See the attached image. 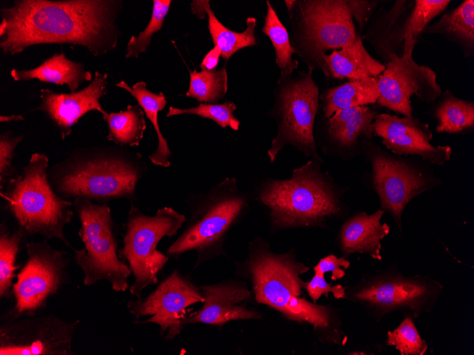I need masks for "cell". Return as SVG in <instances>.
Wrapping results in <instances>:
<instances>
[{"label": "cell", "mask_w": 474, "mask_h": 355, "mask_svg": "<svg viewBox=\"0 0 474 355\" xmlns=\"http://www.w3.org/2000/svg\"><path fill=\"white\" fill-rule=\"evenodd\" d=\"M24 120L22 115H1L0 122L9 123L13 121H20Z\"/></svg>", "instance_id": "obj_43"}, {"label": "cell", "mask_w": 474, "mask_h": 355, "mask_svg": "<svg viewBox=\"0 0 474 355\" xmlns=\"http://www.w3.org/2000/svg\"><path fill=\"white\" fill-rule=\"evenodd\" d=\"M115 86L125 89L135 98L154 127L158 137V147L149 155L150 160L155 165L170 167L172 153L166 139L161 133L158 120V112L162 111L167 103L163 93L156 94L148 91L144 81L137 82L130 87L124 81H121L115 84Z\"/></svg>", "instance_id": "obj_28"}, {"label": "cell", "mask_w": 474, "mask_h": 355, "mask_svg": "<svg viewBox=\"0 0 474 355\" xmlns=\"http://www.w3.org/2000/svg\"><path fill=\"white\" fill-rule=\"evenodd\" d=\"M355 0H297L288 16L290 43L309 70L324 74L322 55L352 44Z\"/></svg>", "instance_id": "obj_7"}, {"label": "cell", "mask_w": 474, "mask_h": 355, "mask_svg": "<svg viewBox=\"0 0 474 355\" xmlns=\"http://www.w3.org/2000/svg\"><path fill=\"white\" fill-rule=\"evenodd\" d=\"M26 231L19 227L11 231L4 224L0 230V298H6L12 295L17 254Z\"/></svg>", "instance_id": "obj_33"}, {"label": "cell", "mask_w": 474, "mask_h": 355, "mask_svg": "<svg viewBox=\"0 0 474 355\" xmlns=\"http://www.w3.org/2000/svg\"><path fill=\"white\" fill-rule=\"evenodd\" d=\"M318 163L312 159L295 169L289 179H269L261 184L257 199L269 208L275 225H316L339 213L337 193Z\"/></svg>", "instance_id": "obj_6"}, {"label": "cell", "mask_w": 474, "mask_h": 355, "mask_svg": "<svg viewBox=\"0 0 474 355\" xmlns=\"http://www.w3.org/2000/svg\"><path fill=\"white\" fill-rule=\"evenodd\" d=\"M73 206L80 221L78 235L83 243L82 248L75 251V259L84 274V284L91 286L106 281L114 291H126L132 274L119 258L116 225L109 205L75 198Z\"/></svg>", "instance_id": "obj_8"}, {"label": "cell", "mask_w": 474, "mask_h": 355, "mask_svg": "<svg viewBox=\"0 0 474 355\" xmlns=\"http://www.w3.org/2000/svg\"><path fill=\"white\" fill-rule=\"evenodd\" d=\"M242 269L251 281L258 303L280 311L290 320L309 323L315 329L330 325L327 306L300 298L305 283L299 275L309 268L288 254H275L260 240H255L249 244L248 257Z\"/></svg>", "instance_id": "obj_3"}, {"label": "cell", "mask_w": 474, "mask_h": 355, "mask_svg": "<svg viewBox=\"0 0 474 355\" xmlns=\"http://www.w3.org/2000/svg\"><path fill=\"white\" fill-rule=\"evenodd\" d=\"M372 127L373 135L381 137L382 145L395 155L418 156L439 166L451 158V147L434 146L429 125L414 116L377 114Z\"/></svg>", "instance_id": "obj_17"}, {"label": "cell", "mask_w": 474, "mask_h": 355, "mask_svg": "<svg viewBox=\"0 0 474 355\" xmlns=\"http://www.w3.org/2000/svg\"><path fill=\"white\" fill-rule=\"evenodd\" d=\"M422 33L438 34L457 45L465 57L474 56V1L465 0L427 26Z\"/></svg>", "instance_id": "obj_25"}, {"label": "cell", "mask_w": 474, "mask_h": 355, "mask_svg": "<svg viewBox=\"0 0 474 355\" xmlns=\"http://www.w3.org/2000/svg\"><path fill=\"white\" fill-rule=\"evenodd\" d=\"M451 2V0H414L413 6L393 35L392 45L395 55L402 56L404 44H417L424 29L441 14Z\"/></svg>", "instance_id": "obj_27"}, {"label": "cell", "mask_w": 474, "mask_h": 355, "mask_svg": "<svg viewBox=\"0 0 474 355\" xmlns=\"http://www.w3.org/2000/svg\"><path fill=\"white\" fill-rule=\"evenodd\" d=\"M203 301L199 286L175 270L146 297L129 300L127 308L136 320L148 316L135 323H155L159 325L161 336L171 340L183 329L182 322L190 311L188 308Z\"/></svg>", "instance_id": "obj_15"}, {"label": "cell", "mask_w": 474, "mask_h": 355, "mask_svg": "<svg viewBox=\"0 0 474 355\" xmlns=\"http://www.w3.org/2000/svg\"><path fill=\"white\" fill-rule=\"evenodd\" d=\"M79 322H67L53 314L3 320L0 355H72Z\"/></svg>", "instance_id": "obj_13"}, {"label": "cell", "mask_w": 474, "mask_h": 355, "mask_svg": "<svg viewBox=\"0 0 474 355\" xmlns=\"http://www.w3.org/2000/svg\"><path fill=\"white\" fill-rule=\"evenodd\" d=\"M190 216L180 235L167 247L166 254L178 258L192 251L196 254L194 269L221 254L231 227L243 215L248 200L237 186L235 178H226L207 193L187 198Z\"/></svg>", "instance_id": "obj_5"}, {"label": "cell", "mask_w": 474, "mask_h": 355, "mask_svg": "<svg viewBox=\"0 0 474 355\" xmlns=\"http://www.w3.org/2000/svg\"><path fill=\"white\" fill-rule=\"evenodd\" d=\"M236 106L233 102L226 101L221 104L202 103L197 106L179 108L170 106L167 117L178 115H197L209 118L223 128L229 127L234 130L239 129L240 121L234 116Z\"/></svg>", "instance_id": "obj_35"}, {"label": "cell", "mask_w": 474, "mask_h": 355, "mask_svg": "<svg viewBox=\"0 0 474 355\" xmlns=\"http://www.w3.org/2000/svg\"><path fill=\"white\" fill-rule=\"evenodd\" d=\"M109 129L107 140L120 146H138L146 128L145 113L138 105H128L118 113L103 115Z\"/></svg>", "instance_id": "obj_31"}, {"label": "cell", "mask_w": 474, "mask_h": 355, "mask_svg": "<svg viewBox=\"0 0 474 355\" xmlns=\"http://www.w3.org/2000/svg\"><path fill=\"white\" fill-rule=\"evenodd\" d=\"M384 210L368 215L360 213L347 220L341 227L339 241L344 254H367L375 259L382 258L381 240L390 231L387 223H381Z\"/></svg>", "instance_id": "obj_22"}, {"label": "cell", "mask_w": 474, "mask_h": 355, "mask_svg": "<svg viewBox=\"0 0 474 355\" xmlns=\"http://www.w3.org/2000/svg\"><path fill=\"white\" fill-rule=\"evenodd\" d=\"M434 108L439 133H464L474 128V103L456 97L450 90L442 91Z\"/></svg>", "instance_id": "obj_29"}, {"label": "cell", "mask_w": 474, "mask_h": 355, "mask_svg": "<svg viewBox=\"0 0 474 355\" xmlns=\"http://www.w3.org/2000/svg\"><path fill=\"white\" fill-rule=\"evenodd\" d=\"M324 76L326 80L348 79L350 81L368 77L377 79L385 66L373 57L365 49L360 35L351 45L322 55Z\"/></svg>", "instance_id": "obj_21"}, {"label": "cell", "mask_w": 474, "mask_h": 355, "mask_svg": "<svg viewBox=\"0 0 474 355\" xmlns=\"http://www.w3.org/2000/svg\"><path fill=\"white\" fill-rule=\"evenodd\" d=\"M319 94L312 70H302L294 76H280L270 111L277 123V135L268 150L271 162L287 145L294 147L307 157L321 162L314 135Z\"/></svg>", "instance_id": "obj_9"}, {"label": "cell", "mask_w": 474, "mask_h": 355, "mask_svg": "<svg viewBox=\"0 0 474 355\" xmlns=\"http://www.w3.org/2000/svg\"><path fill=\"white\" fill-rule=\"evenodd\" d=\"M414 3V0H396L389 9L380 7L360 35L363 41L371 45L384 65L395 55L392 46L393 35Z\"/></svg>", "instance_id": "obj_23"}, {"label": "cell", "mask_w": 474, "mask_h": 355, "mask_svg": "<svg viewBox=\"0 0 474 355\" xmlns=\"http://www.w3.org/2000/svg\"><path fill=\"white\" fill-rule=\"evenodd\" d=\"M27 260L16 275L12 295L14 305L4 320L38 314L48 300L66 282L68 260L65 252L54 249L47 239L26 244Z\"/></svg>", "instance_id": "obj_12"}, {"label": "cell", "mask_w": 474, "mask_h": 355, "mask_svg": "<svg viewBox=\"0 0 474 355\" xmlns=\"http://www.w3.org/2000/svg\"><path fill=\"white\" fill-rule=\"evenodd\" d=\"M284 2H285V4L286 6V9H287V14L289 16L294 11V9L297 4V0H285Z\"/></svg>", "instance_id": "obj_44"}, {"label": "cell", "mask_w": 474, "mask_h": 355, "mask_svg": "<svg viewBox=\"0 0 474 355\" xmlns=\"http://www.w3.org/2000/svg\"><path fill=\"white\" fill-rule=\"evenodd\" d=\"M10 74L16 81L37 79L41 82L67 84L72 93L80 84L92 80V73L84 69L83 63L69 60L64 52L55 53L35 68L13 69Z\"/></svg>", "instance_id": "obj_24"}, {"label": "cell", "mask_w": 474, "mask_h": 355, "mask_svg": "<svg viewBox=\"0 0 474 355\" xmlns=\"http://www.w3.org/2000/svg\"><path fill=\"white\" fill-rule=\"evenodd\" d=\"M304 286L309 295L314 303H316L322 295L328 298L329 293H333L337 299L344 298L346 295L345 288L342 287L341 285L331 286L324 278V274L319 272H315L311 281L305 283Z\"/></svg>", "instance_id": "obj_39"}, {"label": "cell", "mask_w": 474, "mask_h": 355, "mask_svg": "<svg viewBox=\"0 0 474 355\" xmlns=\"http://www.w3.org/2000/svg\"><path fill=\"white\" fill-rule=\"evenodd\" d=\"M386 344L395 346L401 355H423L427 350L426 342L409 315L395 329L387 332Z\"/></svg>", "instance_id": "obj_36"}, {"label": "cell", "mask_w": 474, "mask_h": 355, "mask_svg": "<svg viewBox=\"0 0 474 355\" xmlns=\"http://www.w3.org/2000/svg\"><path fill=\"white\" fill-rule=\"evenodd\" d=\"M150 20L146 28L137 36H132L126 47V58L138 57L145 52L151 42L152 36L162 27L165 18L168 13L171 0H153Z\"/></svg>", "instance_id": "obj_37"}, {"label": "cell", "mask_w": 474, "mask_h": 355, "mask_svg": "<svg viewBox=\"0 0 474 355\" xmlns=\"http://www.w3.org/2000/svg\"><path fill=\"white\" fill-rule=\"evenodd\" d=\"M443 286L427 276H407L395 269L380 271L351 294L380 320L386 314L401 310L417 318L435 305Z\"/></svg>", "instance_id": "obj_11"}, {"label": "cell", "mask_w": 474, "mask_h": 355, "mask_svg": "<svg viewBox=\"0 0 474 355\" xmlns=\"http://www.w3.org/2000/svg\"><path fill=\"white\" fill-rule=\"evenodd\" d=\"M114 1L16 0L1 9L6 28L0 47L13 55L31 45L70 43L99 56L114 48L118 35Z\"/></svg>", "instance_id": "obj_1"}, {"label": "cell", "mask_w": 474, "mask_h": 355, "mask_svg": "<svg viewBox=\"0 0 474 355\" xmlns=\"http://www.w3.org/2000/svg\"><path fill=\"white\" fill-rule=\"evenodd\" d=\"M23 140V136H12L11 132L1 134L0 136V186H4L13 176L15 168L12 160L15 156V149Z\"/></svg>", "instance_id": "obj_38"}, {"label": "cell", "mask_w": 474, "mask_h": 355, "mask_svg": "<svg viewBox=\"0 0 474 355\" xmlns=\"http://www.w3.org/2000/svg\"><path fill=\"white\" fill-rule=\"evenodd\" d=\"M204 6L208 16V28L214 45L219 47L221 51V57L225 60H228L239 50L256 45L255 18H247L246 29L238 33L229 30L219 21L210 6L209 1H204Z\"/></svg>", "instance_id": "obj_30"}, {"label": "cell", "mask_w": 474, "mask_h": 355, "mask_svg": "<svg viewBox=\"0 0 474 355\" xmlns=\"http://www.w3.org/2000/svg\"><path fill=\"white\" fill-rule=\"evenodd\" d=\"M266 6L267 12L262 32L269 38L274 47L275 63L280 70V76H290L299 66V62L292 57L296 52L291 45L288 30L269 1H266Z\"/></svg>", "instance_id": "obj_32"}, {"label": "cell", "mask_w": 474, "mask_h": 355, "mask_svg": "<svg viewBox=\"0 0 474 355\" xmlns=\"http://www.w3.org/2000/svg\"><path fill=\"white\" fill-rule=\"evenodd\" d=\"M186 220L184 214L171 207H162L151 216L131 203L118 256L133 276L129 291L136 298L141 297L145 288L158 283V274L170 259L158 250V243L164 237L176 235Z\"/></svg>", "instance_id": "obj_10"}, {"label": "cell", "mask_w": 474, "mask_h": 355, "mask_svg": "<svg viewBox=\"0 0 474 355\" xmlns=\"http://www.w3.org/2000/svg\"><path fill=\"white\" fill-rule=\"evenodd\" d=\"M379 94L377 79L368 77L327 88L319 94V101L324 118H329L339 110L375 104Z\"/></svg>", "instance_id": "obj_26"}, {"label": "cell", "mask_w": 474, "mask_h": 355, "mask_svg": "<svg viewBox=\"0 0 474 355\" xmlns=\"http://www.w3.org/2000/svg\"><path fill=\"white\" fill-rule=\"evenodd\" d=\"M48 162L45 154H33L22 172L1 190V196L6 210L27 234L57 238L72 247L64 229L72 218L73 202L60 197L51 186Z\"/></svg>", "instance_id": "obj_4"}, {"label": "cell", "mask_w": 474, "mask_h": 355, "mask_svg": "<svg viewBox=\"0 0 474 355\" xmlns=\"http://www.w3.org/2000/svg\"><path fill=\"white\" fill-rule=\"evenodd\" d=\"M221 51L216 45L207 52L202 60L200 67L202 69L213 70L216 69L218 65L219 57H221Z\"/></svg>", "instance_id": "obj_41"}, {"label": "cell", "mask_w": 474, "mask_h": 355, "mask_svg": "<svg viewBox=\"0 0 474 355\" xmlns=\"http://www.w3.org/2000/svg\"><path fill=\"white\" fill-rule=\"evenodd\" d=\"M190 82L186 96L199 102L215 104L227 92L228 75L226 67L213 70L189 72Z\"/></svg>", "instance_id": "obj_34"}, {"label": "cell", "mask_w": 474, "mask_h": 355, "mask_svg": "<svg viewBox=\"0 0 474 355\" xmlns=\"http://www.w3.org/2000/svg\"><path fill=\"white\" fill-rule=\"evenodd\" d=\"M377 113L368 106L336 111L326 118L325 135L329 145L342 154L357 151L373 136L372 125Z\"/></svg>", "instance_id": "obj_20"}, {"label": "cell", "mask_w": 474, "mask_h": 355, "mask_svg": "<svg viewBox=\"0 0 474 355\" xmlns=\"http://www.w3.org/2000/svg\"><path fill=\"white\" fill-rule=\"evenodd\" d=\"M107 77L106 73L96 72L94 79L87 86L70 94L40 89L38 109L51 120L62 140L71 133L73 125L87 113L97 111L103 115L107 113L99 102L106 94Z\"/></svg>", "instance_id": "obj_19"}, {"label": "cell", "mask_w": 474, "mask_h": 355, "mask_svg": "<svg viewBox=\"0 0 474 355\" xmlns=\"http://www.w3.org/2000/svg\"><path fill=\"white\" fill-rule=\"evenodd\" d=\"M204 301L202 308L189 312L182 324L198 323L210 325L224 324L241 320H257L260 313L247 306L252 292L244 283L224 281L199 286Z\"/></svg>", "instance_id": "obj_18"}, {"label": "cell", "mask_w": 474, "mask_h": 355, "mask_svg": "<svg viewBox=\"0 0 474 355\" xmlns=\"http://www.w3.org/2000/svg\"><path fill=\"white\" fill-rule=\"evenodd\" d=\"M148 166L139 153L111 147L73 151L48 170L49 182L62 198H84L104 204L136 199V186Z\"/></svg>", "instance_id": "obj_2"}, {"label": "cell", "mask_w": 474, "mask_h": 355, "mask_svg": "<svg viewBox=\"0 0 474 355\" xmlns=\"http://www.w3.org/2000/svg\"><path fill=\"white\" fill-rule=\"evenodd\" d=\"M204 1H194L192 5L193 13L197 14L201 18H204L206 14L204 6Z\"/></svg>", "instance_id": "obj_42"}, {"label": "cell", "mask_w": 474, "mask_h": 355, "mask_svg": "<svg viewBox=\"0 0 474 355\" xmlns=\"http://www.w3.org/2000/svg\"><path fill=\"white\" fill-rule=\"evenodd\" d=\"M364 150L371 163L373 186L382 210L394 218L399 228L402 214L407 204L416 196L430 188L426 176L395 154L368 142Z\"/></svg>", "instance_id": "obj_16"}, {"label": "cell", "mask_w": 474, "mask_h": 355, "mask_svg": "<svg viewBox=\"0 0 474 355\" xmlns=\"http://www.w3.org/2000/svg\"><path fill=\"white\" fill-rule=\"evenodd\" d=\"M414 46L404 45L402 56H392L377 78L380 94L377 103L407 118L413 117L412 96L431 103L442 92L436 73L428 66L414 60Z\"/></svg>", "instance_id": "obj_14"}, {"label": "cell", "mask_w": 474, "mask_h": 355, "mask_svg": "<svg viewBox=\"0 0 474 355\" xmlns=\"http://www.w3.org/2000/svg\"><path fill=\"white\" fill-rule=\"evenodd\" d=\"M350 262L344 257H337L335 255H329L321 259L314 266L315 272H319L323 274L330 271L331 272V279L336 281L345 276V271L341 269H348Z\"/></svg>", "instance_id": "obj_40"}]
</instances>
